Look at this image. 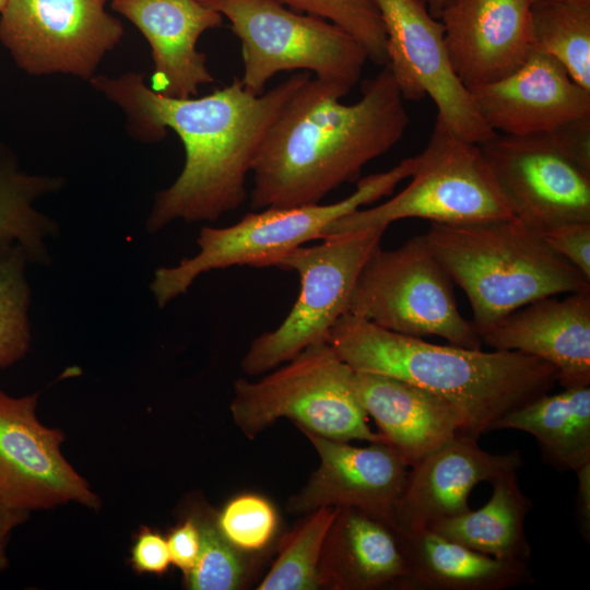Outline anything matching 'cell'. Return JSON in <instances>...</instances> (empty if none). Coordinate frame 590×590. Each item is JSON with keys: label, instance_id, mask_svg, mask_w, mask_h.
I'll return each instance as SVG.
<instances>
[{"label": "cell", "instance_id": "obj_1", "mask_svg": "<svg viewBox=\"0 0 590 590\" xmlns=\"http://www.w3.org/2000/svg\"><path fill=\"white\" fill-rule=\"evenodd\" d=\"M310 76L298 72L260 95L234 76L208 95L175 98L154 92L140 73L95 74L88 82L123 111L131 137L155 143L169 129L185 149L182 170L156 193L146 229L156 233L177 220L213 222L238 209L247 199V176L264 135Z\"/></svg>", "mask_w": 590, "mask_h": 590}, {"label": "cell", "instance_id": "obj_2", "mask_svg": "<svg viewBox=\"0 0 590 590\" xmlns=\"http://www.w3.org/2000/svg\"><path fill=\"white\" fill-rule=\"evenodd\" d=\"M362 92L345 105L341 86L314 76L299 86L255 156L252 210L318 204L403 138L410 117L388 67Z\"/></svg>", "mask_w": 590, "mask_h": 590}, {"label": "cell", "instance_id": "obj_3", "mask_svg": "<svg viewBox=\"0 0 590 590\" xmlns=\"http://www.w3.org/2000/svg\"><path fill=\"white\" fill-rule=\"evenodd\" d=\"M328 343L355 371L393 377L445 399L461 414L464 433L477 439L557 382L556 368L535 356L434 344L349 312L337 320Z\"/></svg>", "mask_w": 590, "mask_h": 590}, {"label": "cell", "instance_id": "obj_4", "mask_svg": "<svg viewBox=\"0 0 590 590\" xmlns=\"http://www.w3.org/2000/svg\"><path fill=\"white\" fill-rule=\"evenodd\" d=\"M436 257L467 295L481 337L540 298L590 288V280L516 217L434 223L425 233Z\"/></svg>", "mask_w": 590, "mask_h": 590}, {"label": "cell", "instance_id": "obj_5", "mask_svg": "<svg viewBox=\"0 0 590 590\" xmlns=\"http://www.w3.org/2000/svg\"><path fill=\"white\" fill-rule=\"evenodd\" d=\"M414 157H408L389 170L368 175L357 181L356 190L331 204L268 208L247 213L225 227L204 226L197 244L199 251L177 266L154 271L150 288L160 307L188 292L203 273L233 266L273 267L291 250L321 238L337 219L392 193L397 185L411 177Z\"/></svg>", "mask_w": 590, "mask_h": 590}, {"label": "cell", "instance_id": "obj_6", "mask_svg": "<svg viewBox=\"0 0 590 590\" xmlns=\"http://www.w3.org/2000/svg\"><path fill=\"white\" fill-rule=\"evenodd\" d=\"M272 370L257 381L234 382L229 411L248 439L287 418L298 429L335 440L386 442L368 425L355 371L328 342L306 347Z\"/></svg>", "mask_w": 590, "mask_h": 590}, {"label": "cell", "instance_id": "obj_7", "mask_svg": "<svg viewBox=\"0 0 590 590\" xmlns=\"http://www.w3.org/2000/svg\"><path fill=\"white\" fill-rule=\"evenodd\" d=\"M227 19L240 42L244 87L264 93L276 73L303 70L351 91L368 60L363 46L337 25L275 0H200Z\"/></svg>", "mask_w": 590, "mask_h": 590}, {"label": "cell", "instance_id": "obj_8", "mask_svg": "<svg viewBox=\"0 0 590 590\" xmlns=\"http://www.w3.org/2000/svg\"><path fill=\"white\" fill-rule=\"evenodd\" d=\"M479 145L517 220L539 233L590 222V118Z\"/></svg>", "mask_w": 590, "mask_h": 590}, {"label": "cell", "instance_id": "obj_9", "mask_svg": "<svg viewBox=\"0 0 590 590\" xmlns=\"http://www.w3.org/2000/svg\"><path fill=\"white\" fill-rule=\"evenodd\" d=\"M409 185L384 203L333 221L320 239L403 219L468 223L515 217L479 144L451 132L438 118L424 150L414 156Z\"/></svg>", "mask_w": 590, "mask_h": 590}, {"label": "cell", "instance_id": "obj_10", "mask_svg": "<svg viewBox=\"0 0 590 590\" xmlns=\"http://www.w3.org/2000/svg\"><path fill=\"white\" fill-rule=\"evenodd\" d=\"M346 312L404 335L440 337L468 349L483 344L460 314L453 282L425 234L397 249L376 248L354 283Z\"/></svg>", "mask_w": 590, "mask_h": 590}, {"label": "cell", "instance_id": "obj_11", "mask_svg": "<svg viewBox=\"0 0 590 590\" xmlns=\"http://www.w3.org/2000/svg\"><path fill=\"white\" fill-rule=\"evenodd\" d=\"M385 228L327 236L321 244L299 246L273 267L297 272L299 294L283 322L250 343L240 362L249 376L268 373L306 347L328 342L346 312L354 283L368 257L380 246Z\"/></svg>", "mask_w": 590, "mask_h": 590}, {"label": "cell", "instance_id": "obj_12", "mask_svg": "<svg viewBox=\"0 0 590 590\" xmlns=\"http://www.w3.org/2000/svg\"><path fill=\"white\" fill-rule=\"evenodd\" d=\"M106 1L8 0L0 12V42L28 75L90 81L123 35Z\"/></svg>", "mask_w": 590, "mask_h": 590}, {"label": "cell", "instance_id": "obj_13", "mask_svg": "<svg viewBox=\"0 0 590 590\" xmlns=\"http://www.w3.org/2000/svg\"><path fill=\"white\" fill-rule=\"evenodd\" d=\"M387 37V67L404 101L429 96L437 117L459 138L481 144L495 135L456 75L445 46V28L426 0H376Z\"/></svg>", "mask_w": 590, "mask_h": 590}, {"label": "cell", "instance_id": "obj_14", "mask_svg": "<svg viewBox=\"0 0 590 590\" xmlns=\"http://www.w3.org/2000/svg\"><path fill=\"white\" fill-rule=\"evenodd\" d=\"M38 397L0 389V505L28 514L69 503L98 509L99 497L61 452L64 434L37 418Z\"/></svg>", "mask_w": 590, "mask_h": 590}, {"label": "cell", "instance_id": "obj_15", "mask_svg": "<svg viewBox=\"0 0 590 590\" xmlns=\"http://www.w3.org/2000/svg\"><path fill=\"white\" fill-rule=\"evenodd\" d=\"M315 448L319 464L286 509L303 516L318 508L350 507L393 527L396 506L403 493L409 465L386 442L356 447L299 429Z\"/></svg>", "mask_w": 590, "mask_h": 590}, {"label": "cell", "instance_id": "obj_16", "mask_svg": "<svg viewBox=\"0 0 590 590\" xmlns=\"http://www.w3.org/2000/svg\"><path fill=\"white\" fill-rule=\"evenodd\" d=\"M477 440L460 433L411 467L393 514L398 533L427 530L438 520L469 511V495L479 483H492L523 467L518 449L492 453Z\"/></svg>", "mask_w": 590, "mask_h": 590}, {"label": "cell", "instance_id": "obj_17", "mask_svg": "<svg viewBox=\"0 0 590 590\" xmlns=\"http://www.w3.org/2000/svg\"><path fill=\"white\" fill-rule=\"evenodd\" d=\"M439 20L451 67L468 90L511 74L533 50L531 0H453Z\"/></svg>", "mask_w": 590, "mask_h": 590}, {"label": "cell", "instance_id": "obj_18", "mask_svg": "<svg viewBox=\"0 0 590 590\" xmlns=\"http://www.w3.org/2000/svg\"><path fill=\"white\" fill-rule=\"evenodd\" d=\"M469 91L495 133L524 135L590 118V91L554 57L535 48L511 74Z\"/></svg>", "mask_w": 590, "mask_h": 590}, {"label": "cell", "instance_id": "obj_19", "mask_svg": "<svg viewBox=\"0 0 590 590\" xmlns=\"http://www.w3.org/2000/svg\"><path fill=\"white\" fill-rule=\"evenodd\" d=\"M148 40L153 60L150 87L164 96L187 98L215 81L200 36L222 26L224 17L200 0H111Z\"/></svg>", "mask_w": 590, "mask_h": 590}, {"label": "cell", "instance_id": "obj_20", "mask_svg": "<svg viewBox=\"0 0 590 590\" xmlns=\"http://www.w3.org/2000/svg\"><path fill=\"white\" fill-rule=\"evenodd\" d=\"M565 295L510 312L481 334L482 343L551 364L563 388L590 386V288Z\"/></svg>", "mask_w": 590, "mask_h": 590}, {"label": "cell", "instance_id": "obj_21", "mask_svg": "<svg viewBox=\"0 0 590 590\" xmlns=\"http://www.w3.org/2000/svg\"><path fill=\"white\" fill-rule=\"evenodd\" d=\"M319 589L409 590L399 533L355 508H339L321 550Z\"/></svg>", "mask_w": 590, "mask_h": 590}, {"label": "cell", "instance_id": "obj_22", "mask_svg": "<svg viewBox=\"0 0 590 590\" xmlns=\"http://www.w3.org/2000/svg\"><path fill=\"white\" fill-rule=\"evenodd\" d=\"M355 386L378 433L409 467L458 434H465L464 421L458 410L421 387L393 377L359 371H355Z\"/></svg>", "mask_w": 590, "mask_h": 590}, {"label": "cell", "instance_id": "obj_23", "mask_svg": "<svg viewBox=\"0 0 590 590\" xmlns=\"http://www.w3.org/2000/svg\"><path fill=\"white\" fill-rule=\"evenodd\" d=\"M399 536L409 590H504L534 582L528 563L492 557L432 530Z\"/></svg>", "mask_w": 590, "mask_h": 590}, {"label": "cell", "instance_id": "obj_24", "mask_svg": "<svg viewBox=\"0 0 590 590\" xmlns=\"http://www.w3.org/2000/svg\"><path fill=\"white\" fill-rule=\"evenodd\" d=\"M544 393L508 412L495 429H517L535 437L544 462L576 472L590 463V386Z\"/></svg>", "mask_w": 590, "mask_h": 590}, {"label": "cell", "instance_id": "obj_25", "mask_svg": "<svg viewBox=\"0 0 590 590\" xmlns=\"http://www.w3.org/2000/svg\"><path fill=\"white\" fill-rule=\"evenodd\" d=\"M491 484L493 494L480 509L438 520L427 530L502 560L529 563L524 520L533 504L521 491L517 471Z\"/></svg>", "mask_w": 590, "mask_h": 590}, {"label": "cell", "instance_id": "obj_26", "mask_svg": "<svg viewBox=\"0 0 590 590\" xmlns=\"http://www.w3.org/2000/svg\"><path fill=\"white\" fill-rule=\"evenodd\" d=\"M62 185V178L21 170L13 154L0 144V251L20 246L28 261L48 264L46 239L57 234V224L33 204Z\"/></svg>", "mask_w": 590, "mask_h": 590}, {"label": "cell", "instance_id": "obj_27", "mask_svg": "<svg viewBox=\"0 0 590 590\" xmlns=\"http://www.w3.org/2000/svg\"><path fill=\"white\" fill-rule=\"evenodd\" d=\"M339 507H321L303 515L280 539L278 556L257 590H317L318 567L327 532Z\"/></svg>", "mask_w": 590, "mask_h": 590}, {"label": "cell", "instance_id": "obj_28", "mask_svg": "<svg viewBox=\"0 0 590 590\" xmlns=\"http://www.w3.org/2000/svg\"><path fill=\"white\" fill-rule=\"evenodd\" d=\"M533 48L554 57L590 91V7H532Z\"/></svg>", "mask_w": 590, "mask_h": 590}, {"label": "cell", "instance_id": "obj_29", "mask_svg": "<svg viewBox=\"0 0 590 590\" xmlns=\"http://www.w3.org/2000/svg\"><path fill=\"white\" fill-rule=\"evenodd\" d=\"M193 517L200 529V551L184 585L190 590H238L246 588L258 555L236 548L222 533L216 512L203 508Z\"/></svg>", "mask_w": 590, "mask_h": 590}, {"label": "cell", "instance_id": "obj_30", "mask_svg": "<svg viewBox=\"0 0 590 590\" xmlns=\"http://www.w3.org/2000/svg\"><path fill=\"white\" fill-rule=\"evenodd\" d=\"M27 261L20 246L0 251V369L15 364L30 350Z\"/></svg>", "mask_w": 590, "mask_h": 590}, {"label": "cell", "instance_id": "obj_31", "mask_svg": "<svg viewBox=\"0 0 590 590\" xmlns=\"http://www.w3.org/2000/svg\"><path fill=\"white\" fill-rule=\"evenodd\" d=\"M283 5L323 19L345 31L365 49L368 60L385 67L387 37L376 0H275Z\"/></svg>", "mask_w": 590, "mask_h": 590}, {"label": "cell", "instance_id": "obj_32", "mask_svg": "<svg viewBox=\"0 0 590 590\" xmlns=\"http://www.w3.org/2000/svg\"><path fill=\"white\" fill-rule=\"evenodd\" d=\"M224 536L239 551L259 555L275 540L280 517L274 505L264 496L244 493L232 497L216 512Z\"/></svg>", "mask_w": 590, "mask_h": 590}, {"label": "cell", "instance_id": "obj_33", "mask_svg": "<svg viewBox=\"0 0 590 590\" xmlns=\"http://www.w3.org/2000/svg\"><path fill=\"white\" fill-rule=\"evenodd\" d=\"M539 234L551 249L590 280V222L563 223Z\"/></svg>", "mask_w": 590, "mask_h": 590}, {"label": "cell", "instance_id": "obj_34", "mask_svg": "<svg viewBox=\"0 0 590 590\" xmlns=\"http://www.w3.org/2000/svg\"><path fill=\"white\" fill-rule=\"evenodd\" d=\"M130 563L140 574H165L172 564L167 539L148 527H142L132 545Z\"/></svg>", "mask_w": 590, "mask_h": 590}, {"label": "cell", "instance_id": "obj_35", "mask_svg": "<svg viewBox=\"0 0 590 590\" xmlns=\"http://www.w3.org/2000/svg\"><path fill=\"white\" fill-rule=\"evenodd\" d=\"M170 563L181 570L184 577L193 568L200 551V529L193 516L185 518L168 534Z\"/></svg>", "mask_w": 590, "mask_h": 590}, {"label": "cell", "instance_id": "obj_36", "mask_svg": "<svg viewBox=\"0 0 590 590\" xmlns=\"http://www.w3.org/2000/svg\"><path fill=\"white\" fill-rule=\"evenodd\" d=\"M578 479L576 496V519L582 538H590V463L575 472Z\"/></svg>", "mask_w": 590, "mask_h": 590}, {"label": "cell", "instance_id": "obj_37", "mask_svg": "<svg viewBox=\"0 0 590 590\" xmlns=\"http://www.w3.org/2000/svg\"><path fill=\"white\" fill-rule=\"evenodd\" d=\"M30 514L0 505V574L8 566L7 546L12 531L22 524Z\"/></svg>", "mask_w": 590, "mask_h": 590}, {"label": "cell", "instance_id": "obj_38", "mask_svg": "<svg viewBox=\"0 0 590 590\" xmlns=\"http://www.w3.org/2000/svg\"><path fill=\"white\" fill-rule=\"evenodd\" d=\"M532 7L575 5L590 7V0H531Z\"/></svg>", "mask_w": 590, "mask_h": 590}, {"label": "cell", "instance_id": "obj_39", "mask_svg": "<svg viewBox=\"0 0 590 590\" xmlns=\"http://www.w3.org/2000/svg\"><path fill=\"white\" fill-rule=\"evenodd\" d=\"M453 0H426L427 8L432 16L440 19L442 12L448 8Z\"/></svg>", "mask_w": 590, "mask_h": 590}, {"label": "cell", "instance_id": "obj_40", "mask_svg": "<svg viewBox=\"0 0 590 590\" xmlns=\"http://www.w3.org/2000/svg\"><path fill=\"white\" fill-rule=\"evenodd\" d=\"M8 0H0V12L4 9Z\"/></svg>", "mask_w": 590, "mask_h": 590}]
</instances>
